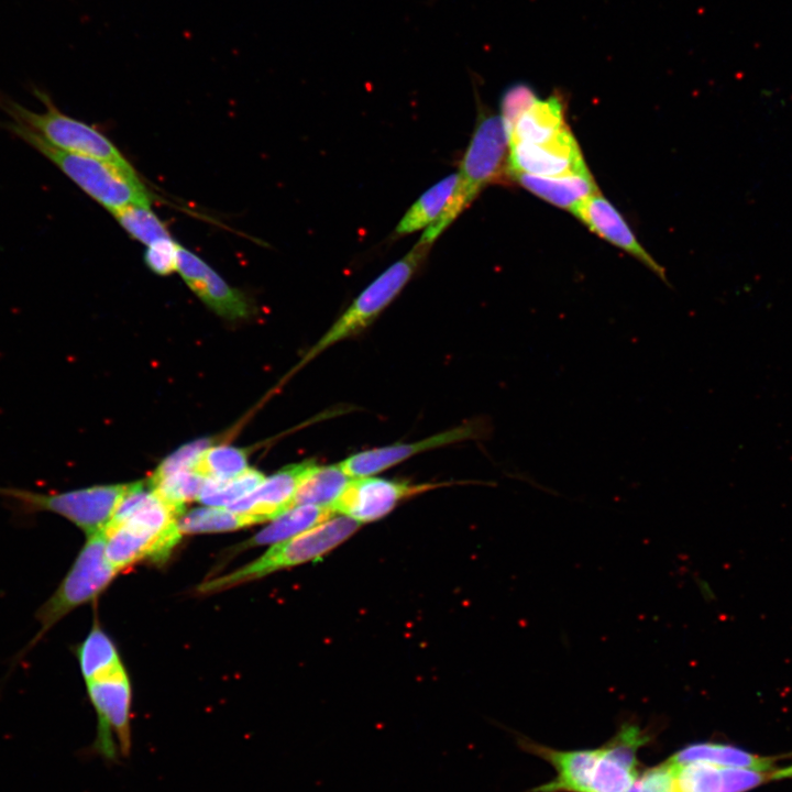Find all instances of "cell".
<instances>
[{"instance_id": "1", "label": "cell", "mask_w": 792, "mask_h": 792, "mask_svg": "<svg viewBox=\"0 0 792 792\" xmlns=\"http://www.w3.org/2000/svg\"><path fill=\"white\" fill-rule=\"evenodd\" d=\"M508 150V138L501 116L484 110L458 174L454 191L439 218L426 228L418 242L430 244L466 209L480 191L502 175Z\"/></svg>"}, {"instance_id": "2", "label": "cell", "mask_w": 792, "mask_h": 792, "mask_svg": "<svg viewBox=\"0 0 792 792\" xmlns=\"http://www.w3.org/2000/svg\"><path fill=\"white\" fill-rule=\"evenodd\" d=\"M8 129L53 162L111 213L128 206H151L152 194L135 169H124L100 160L59 151L14 122L9 123Z\"/></svg>"}, {"instance_id": "3", "label": "cell", "mask_w": 792, "mask_h": 792, "mask_svg": "<svg viewBox=\"0 0 792 792\" xmlns=\"http://www.w3.org/2000/svg\"><path fill=\"white\" fill-rule=\"evenodd\" d=\"M360 522L342 515L274 543L263 556L238 570L202 582L197 591L212 594L261 579L278 570L316 561L350 538Z\"/></svg>"}, {"instance_id": "4", "label": "cell", "mask_w": 792, "mask_h": 792, "mask_svg": "<svg viewBox=\"0 0 792 792\" xmlns=\"http://www.w3.org/2000/svg\"><path fill=\"white\" fill-rule=\"evenodd\" d=\"M87 537L59 585L35 612L34 616L40 629L20 652L18 659L35 647L67 614L97 598L118 573L106 557L103 531Z\"/></svg>"}, {"instance_id": "5", "label": "cell", "mask_w": 792, "mask_h": 792, "mask_svg": "<svg viewBox=\"0 0 792 792\" xmlns=\"http://www.w3.org/2000/svg\"><path fill=\"white\" fill-rule=\"evenodd\" d=\"M34 94L45 106V111H32L8 98L0 99V106L14 123L29 129L59 151L134 169L111 140L95 127L59 111L45 92L35 89Z\"/></svg>"}, {"instance_id": "6", "label": "cell", "mask_w": 792, "mask_h": 792, "mask_svg": "<svg viewBox=\"0 0 792 792\" xmlns=\"http://www.w3.org/2000/svg\"><path fill=\"white\" fill-rule=\"evenodd\" d=\"M430 249V244L417 242L402 258L376 277L311 348L302 363L371 324L420 268Z\"/></svg>"}, {"instance_id": "7", "label": "cell", "mask_w": 792, "mask_h": 792, "mask_svg": "<svg viewBox=\"0 0 792 792\" xmlns=\"http://www.w3.org/2000/svg\"><path fill=\"white\" fill-rule=\"evenodd\" d=\"M86 685L97 715L92 751L109 762L128 757L132 749V691L125 670Z\"/></svg>"}, {"instance_id": "8", "label": "cell", "mask_w": 792, "mask_h": 792, "mask_svg": "<svg viewBox=\"0 0 792 792\" xmlns=\"http://www.w3.org/2000/svg\"><path fill=\"white\" fill-rule=\"evenodd\" d=\"M125 488L127 484H111L57 493L30 491L25 507L29 513L47 512L62 516L91 536L108 526Z\"/></svg>"}, {"instance_id": "9", "label": "cell", "mask_w": 792, "mask_h": 792, "mask_svg": "<svg viewBox=\"0 0 792 792\" xmlns=\"http://www.w3.org/2000/svg\"><path fill=\"white\" fill-rule=\"evenodd\" d=\"M439 484H408L374 476L351 480L332 505L337 515L360 524L381 519L410 496L437 488Z\"/></svg>"}, {"instance_id": "10", "label": "cell", "mask_w": 792, "mask_h": 792, "mask_svg": "<svg viewBox=\"0 0 792 792\" xmlns=\"http://www.w3.org/2000/svg\"><path fill=\"white\" fill-rule=\"evenodd\" d=\"M508 151L509 175L521 173L552 177L588 172L569 127L550 141L538 144L510 143Z\"/></svg>"}, {"instance_id": "11", "label": "cell", "mask_w": 792, "mask_h": 792, "mask_svg": "<svg viewBox=\"0 0 792 792\" xmlns=\"http://www.w3.org/2000/svg\"><path fill=\"white\" fill-rule=\"evenodd\" d=\"M483 420L468 421L447 431L433 435L414 443H395L386 447L361 451L339 463L350 476H371L400 463L426 450L443 447L458 441L479 439L488 432Z\"/></svg>"}, {"instance_id": "12", "label": "cell", "mask_w": 792, "mask_h": 792, "mask_svg": "<svg viewBox=\"0 0 792 792\" xmlns=\"http://www.w3.org/2000/svg\"><path fill=\"white\" fill-rule=\"evenodd\" d=\"M103 535L106 557L118 572L143 560L164 562L182 539L128 520L109 522Z\"/></svg>"}, {"instance_id": "13", "label": "cell", "mask_w": 792, "mask_h": 792, "mask_svg": "<svg viewBox=\"0 0 792 792\" xmlns=\"http://www.w3.org/2000/svg\"><path fill=\"white\" fill-rule=\"evenodd\" d=\"M177 272L212 310L228 319L246 318L252 307L245 295L230 286L212 267L178 243Z\"/></svg>"}, {"instance_id": "14", "label": "cell", "mask_w": 792, "mask_h": 792, "mask_svg": "<svg viewBox=\"0 0 792 792\" xmlns=\"http://www.w3.org/2000/svg\"><path fill=\"white\" fill-rule=\"evenodd\" d=\"M573 213L591 231L637 258L667 282L663 267L644 249L620 212L600 191L582 200Z\"/></svg>"}, {"instance_id": "15", "label": "cell", "mask_w": 792, "mask_h": 792, "mask_svg": "<svg viewBox=\"0 0 792 792\" xmlns=\"http://www.w3.org/2000/svg\"><path fill=\"white\" fill-rule=\"evenodd\" d=\"M672 761V760H671ZM673 762L676 792H747L770 781V772L706 762Z\"/></svg>"}, {"instance_id": "16", "label": "cell", "mask_w": 792, "mask_h": 792, "mask_svg": "<svg viewBox=\"0 0 792 792\" xmlns=\"http://www.w3.org/2000/svg\"><path fill=\"white\" fill-rule=\"evenodd\" d=\"M310 461L290 464L280 469L263 482L249 495L232 503L227 508L255 517L258 522L273 520L294 507V498L299 480Z\"/></svg>"}, {"instance_id": "17", "label": "cell", "mask_w": 792, "mask_h": 792, "mask_svg": "<svg viewBox=\"0 0 792 792\" xmlns=\"http://www.w3.org/2000/svg\"><path fill=\"white\" fill-rule=\"evenodd\" d=\"M527 750L538 754L557 769V778L537 789L538 792H588L601 749L558 751L519 741Z\"/></svg>"}, {"instance_id": "18", "label": "cell", "mask_w": 792, "mask_h": 792, "mask_svg": "<svg viewBox=\"0 0 792 792\" xmlns=\"http://www.w3.org/2000/svg\"><path fill=\"white\" fill-rule=\"evenodd\" d=\"M564 110V99L560 94L553 92L546 99L538 97L506 129L508 144L550 141L568 128Z\"/></svg>"}, {"instance_id": "19", "label": "cell", "mask_w": 792, "mask_h": 792, "mask_svg": "<svg viewBox=\"0 0 792 792\" xmlns=\"http://www.w3.org/2000/svg\"><path fill=\"white\" fill-rule=\"evenodd\" d=\"M510 176L531 194L571 212L586 197L600 191L590 170L552 177L521 173Z\"/></svg>"}, {"instance_id": "20", "label": "cell", "mask_w": 792, "mask_h": 792, "mask_svg": "<svg viewBox=\"0 0 792 792\" xmlns=\"http://www.w3.org/2000/svg\"><path fill=\"white\" fill-rule=\"evenodd\" d=\"M670 760L678 763L706 762L721 767L750 769L761 772L776 770V758L760 756L738 747L717 743H695L678 751Z\"/></svg>"}, {"instance_id": "21", "label": "cell", "mask_w": 792, "mask_h": 792, "mask_svg": "<svg viewBox=\"0 0 792 792\" xmlns=\"http://www.w3.org/2000/svg\"><path fill=\"white\" fill-rule=\"evenodd\" d=\"M337 516L331 507L298 505L272 520L264 529L239 544L237 550L274 544L308 530Z\"/></svg>"}, {"instance_id": "22", "label": "cell", "mask_w": 792, "mask_h": 792, "mask_svg": "<svg viewBox=\"0 0 792 792\" xmlns=\"http://www.w3.org/2000/svg\"><path fill=\"white\" fill-rule=\"evenodd\" d=\"M350 481L340 464L316 465L310 461L299 480L294 507L317 505L332 508Z\"/></svg>"}, {"instance_id": "23", "label": "cell", "mask_w": 792, "mask_h": 792, "mask_svg": "<svg viewBox=\"0 0 792 792\" xmlns=\"http://www.w3.org/2000/svg\"><path fill=\"white\" fill-rule=\"evenodd\" d=\"M79 668L86 683L107 678L124 669L110 637L95 622L76 650Z\"/></svg>"}, {"instance_id": "24", "label": "cell", "mask_w": 792, "mask_h": 792, "mask_svg": "<svg viewBox=\"0 0 792 792\" xmlns=\"http://www.w3.org/2000/svg\"><path fill=\"white\" fill-rule=\"evenodd\" d=\"M457 183L458 174H451L426 190L400 219L395 233L409 234L433 223L448 205Z\"/></svg>"}, {"instance_id": "25", "label": "cell", "mask_w": 792, "mask_h": 792, "mask_svg": "<svg viewBox=\"0 0 792 792\" xmlns=\"http://www.w3.org/2000/svg\"><path fill=\"white\" fill-rule=\"evenodd\" d=\"M255 524L260 522L251 515L215 506L194 508L177 519L182 535L231 531Z\"/></svg>"}, {"instance_id": "26", "label": "cell", "mask_w": 792, "mask_h": 792, "mask_svg": "<svg viewBox=\"0 0 792 792\" xmlns=\"http://www.w3.org/2000/svg\"><path fill=\"white\" fill-rule=\"evenodd\" d=\"M637 773L636 762L606 746L601 748L588 792H626L636 782Z\"/></svg>"}, {"instance_id": "27", "label": "cell", "mask_w": 792, "mask_h": 792, "mask_svg": "<svg viewBox=\"0 0 792 792\" xmlns=\"http://www.w3.org/2000/svg\"><path fill=\"white\" fill-rule=\"evenodd\" d=\"M205 477L194 471L178 472L147 481L154 494L167 504L178 518L185 513V504L198 499Z\"/></svg>"}, {"instance_id": "28", "label": "cell", "mask_w": 792, "mask_h": 792, "mask_svg": "<svg viewBox=\"0 0 792 792\" xmlns=\"http://www.w3.org/2000/svg\"><path fill=\"white\" fill-rule=\"evenodd\" d=\"M264 479L263 473L252 468L229 480L205 479L198 501L206 506L228 507L249 495Z\"/></svg>"}, {"instance_id": "29", "label": "cell", "mask_w": 792, "mask_h": 792, "mask_svg": "<svg viewBox=\"0 0 792 792\" xmlns=\"http://www.w3.org/2000/svg\"><path fill=\"white\" fill-rule=\"evenodd\" d=\"M120 226L135 240L150 246L173 238L166 224L150 207L128 206L112 212Z\"/></svg>"}, {"instance_id": "30", "label": "cell", "mask_w": 792, "mask_h": 792, "mask_svg": "<svg viewBox=\"0 0 792 792\" xmlns=\"http://www.w3.org/2000/svg\"><path fill=\"white\" fill-rule=\"evenodd\" d=\"M246 464V453L242 449L230 446L208 447L200 454L194 472L205 479L222 481L241 474L248 469Z\"/></svg>"}, {"instance_id": "31", "label": "cell", "mask_w": 792, "mask_h": 792, "mask_svg": "<svg viewBox=\"0 0 792 792\" xmlns=\"http://www.w3.org/2000/svg\"><path fill=\"white\" fill-rule=\"evenodd\" d=\"M208 446L209 440L207 439H200L183 446L157 466L151 479H160L178 472L194 471L200 454Z\"/></svg>"}, {"instance_id": "32", "label": "cell", "mask_w": 792, "mask_h": 792, "mask_svg": "<svg viewBox=\"0 0 792 792\" xmlns=\"http://www.w3.org/2000/svg\"><path fill=\"white\" fill-rule=\"evenodd\" d=\"M538 98L532 87L525 82H516L508 87L502 97L501 117L505 130L517 117Z\"/></svg>"}, {"instance_id": "33", "label": "cell", "mask_w": 792, "mask_h": 792, "mask_svg": "<svg viewBox=\"0 0 792 792\" xmlns=\"http://www.w3.org/2000/svg\"><path fill=\"white\" fill-rule=\"evenodd\" d=\"M178 242L173 238L147 246L144 260L148 268L158 275H168L177 271Z\"/></svg>"}, {"instance_id": "34", "label": "cell", "mask_w": 792, "mask_h": 792, "mask_svg": "<svg viewBox=\"0 0 792 792\" xmlns=\"http://www.w3.org/2000/svg\"><path fill=\"white\" fill-rule=\"evenodd\" d=\"M640 792H676L671 760L646 771L638 781Z\"/></svg>"}, {"instance_id": "35", "label": "cell", "mask_w": 792, "mask_h": 792, "mask_svg": "<svg viewBox=\"0 0 792 792\" xmlns=\"http://www.w3.org/2000/svg\"><path fill=\"white\" fill-rule=\"evenodd\" d=\"M792 778V765L784 768H777L770 774V780Z\"/></svg>"}, {"instance_id": "36", "label": "cell", "mask_w": 792, "mask_h": 792, "mask_svg": "<svg viewBox=\"0 0 792 792\" xmlns=\"http://www.w3.org/2000/svg\"><path fill=\"white\" fill-rule=\"evenodd\" d=\"M626 792H640L638 781H636L628 791Z\"/></svg>"}]
</instances>
